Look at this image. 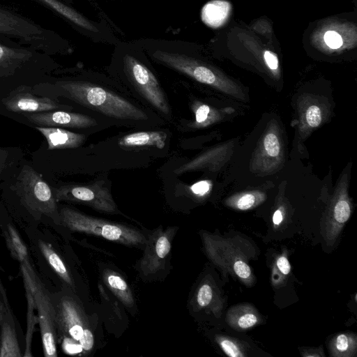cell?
<instances>
[{"mask_svg":"<svg viewBox=\"0 0 357 357\" xmlns=\"http://www.w3.org/2000/svg\"><path fill=\"white\" fill-rule=\"evenodd\" d=\"M56 15L63 17L76 27L97 33L98 29L93 23L70 6L73 0H33Z\"/></svg>","mask_w":357,"mask_h":357,"instance_id":"obj_19","label":"cell"},{"mask_svg":"<svg viewBox=\"0 0 357 357\" xmlns=\"http://www.w3.org/2000/svg\"><path fill=\"white\" fill-rule=\"evenodd\" d=\"M266 199L264 193L254 190L241 192L229 197L225 204L229 207L236 210L246 211L256 207Z\"/></svg>","mask_w":357,"mask_h":357,"instance_id":"obj_28","label":"cell"},{"mask_svg":"<svg viewBox=\"0 0 357 357\" xmlns=\"http://www.w3.org/2000/svg\"><path fill=\"white\" fill-rule=\"evenodd\" d=\"M215 341L223 352L228 356H247L245 347L238 340L224 335H216Z\"/></svg>","mask_w":357,"mask_h":357,"instance_id":"obj_31","label":"cell"},{"mask_svg":"<svg viewBox=\"0 0 357 357\" xmlns=\"http://www.w3.org/2000/svg\"><path fill=\"white\" fill-rule=\"evenodd\" d=\"M0 36L49 55L70 49L66 39L12 9L0 5Z\"/></svg>","mask_w":357,"mask_h":357,"instance_id":"obj_4","label":"cell"},{"mask_svg":"<svg viewBox=\"0 0 357 357\" xmlns=\"http://www.w3.org/2000/svg\"><path fill=\"white\" fill-rule=\"evenodd\" d=\"M201 236L208 258L217 267L245 285H252L255 279L248 262L256 258L257 253L248 240L239 236L226 238L206 231H202Z\"/></svg>","mask_w":357,"mask_h":357,"instance_id":"obj_2","label":"cell"},{"mask_svg":"<svg viewBox=\"0 0 357 357\" xmlns=\"http://www.w3.org/2000/svg\"><path fill=\"white\" fill-rule=\"evenodd\" d=\"M56 202H70L87 205L102 213H119L109 189L102 182L91 185H67L54 190Z\"/></svg>","mask_w":357,"mask_h":357,"instance_id":"obj_11","label":"cell"},{"mask_svg":"<svg viewBox=\"0 0 357 357\" xmlns=\"http://www.w3.org/2000/svg\"><path fill=\"white\" fill-rule=\"evenodd\" d=\"M58 339L69 354L89 352L94 335L86 314L75 296L66 291L51 294Z\"/></svg>","mask_w":357,"mask_h":357,"instance_id":"obj_1","label":"cell"},{"mask_svg":"<svg viewBox=\"0 0 357 357\" xmlns=\"http://www.w3.org/2000/svg\"><path fill=\"white\" fill-rule=\"evenodd\" d=\"M266 66L274 73H278L279 61L275 53L271 50H265L263 54Z\"/></svg>","mask_w":357,"mask_h":357,"instance_id":"obj_34","label":"cell"},{"mask_svg":"<svg viewBox=\"0 0 357 357\" xmlns=\"http://www.w3.org/2000/svg\"><path fill=\"white\" fill-rule=\"evenodd\" d=\"M20 264L22 277L28 280L33 291L43 354L45 357H56L58 336L51 293L35 272L30 260Z\"/></svg>","mask_w":357,"mask_h":357,"instance_id":"obj_8","label":"cell"},{"mask_svg":"<svg viewBox=\"0 0 357 357\" xmlns=\"http://www.w3.org/2000/svg\"><path fill=\"white\" fill-rule=\"evenodd\" d=\"M176 227H161L146 238L144 254L139 263V271L145 277H152L164 269L170 254Z\"/></svg>","mask_w":357,"mask_h":357,"instance_id":"obj_12","label":"cell"},{"mask_svg":"<svg viewBox=\"0 0 357 357\" xmlns=\"http://www.w3.org/2000/svg\"><path fill=\"white\" fill-rule=\"evenodd\" d=\"M9 304L6 291L0 278V325L3 316V310L6 305Z\"/></svg>","mask_w":357,"mask_h":357,"instance_id":"obj_37","label":"cell"},{"mask_svg":"<svg viewBox=\"0 0 357 357\" xmlns=\"http://www.w3.org/2000/svg\"><path fill=\"white\" fill-rule=\"evenodd\" d=\"M61 225L73 231L103 238L127 246L144 247L146 237L135 228L85 215L64 206L59 210Z\"/></svg>","mask_w":357,"mask_h":357,"instance_id":"obj_6","label":"cell"},{"mask_svg":"<svg viewBox=\"0 0 357 357\" xmlns=\"http://www.w3.org/2000/svg\"><path fill=\"white\" fill-rule=\"evenodd\" d=\"M8 152L6 149L0 148V174L6 167Z\"/></svg>","mask_w":357,"mask_h":357,"instance_id":"obj_40","label":"cell"},{"mask_svg":"<svg viewBox=\"0 0 357 357\" xmlns=\"http://www.w3.org/2000/svg\"><path fill=\"white\" fill-rule=\"evenodd\" d=\"M301 354L303 356H324L325 354L321 347L319 348H304Z\"/></svg>","mask_w":357,"mask_h":357,"instance_id":"obj_38","label":"cell"},{"mask_svg":"<svg viewBox=\"0 0 357 357\" xmlns=\"http://www.w3.org/2000/svg\"><path fill=\"white\" fill-rule=\"evenodd\" d=\"M70 100L109 117L145 121L147 114L126 99L87 82L61 80L55 83Z\"/></svg>","mask_w":357,"mask_h":357,"instance_id":"obj_3","label":"cell"},{"mask_svg":"<svg viewBox=\"0 0 357 357\" xmlns=\"http://www.w3.org/2000/svg\"><path fill=\"white\" fill-rule=\"evenodd\" d=\"M157 62L196 81L241 100L245 95L239 86L209 64L183 52L154 48L149 50Z\"/></svg>","mask_w":357,"mask_h":357,"instance_id":"obj_5","label":"cell"},{"mask_svg":"<svg viewBox=\"0 0 357 357\" xmlns=\"http://www.w3.org/2000/svg\"><path fill=\"white\" fill-rule=\"evenodd\" d=\"M211 189V183L208 181H201L190 187L192 192L199 196H204Z\"/></svg>","mask_w":357,"mask_h":357,"instance_id":"obj_36","label":"cell"},{"mask_svg":"<svg viewBox=\"0 0 357 357\" xmlns=\"http://www.w3.org/2000/svg\"><path fill=\"white\" fill-rule=\"evenodd\" d=\"M194 301L197 310H204L216 317L221 315L223 298L212 280L206 278L202 282L195 292Z\"/></svg>","mask_w":357,"mask_h":357,"instance_id":"obj_20","label":"cell"},{"mask_svg":"<svg viewBox=\"0 0 357 357\" xmlns=\"http://www.w3.org/2000/svg\"><path fill=\"white\" fill-rule=\"evenodd\" d=\"M351 214V204L347 188L335 193L321 221V234L327 246L335 243Z\"/></svg>","mask_w":357,"mask_h":357,"instance_id":"obj_13","label":"cell"},{"mask_svg":"<svg viewBox=\"0 0 357 357\" xmlns=\"http://www.w3.org/2000/svg\"><path fill=\"white\" fill-rule=\"evenodd\" d=\"M23 356L17 319L10 304L6 305L0 325V357Z\"/></svg>","mask_w":357,"mask_h":357,"instance_id":"obj_17","label":"cell"},{"mask_svg":"<svg viewBox=\"0 0 357 357\" xmlns=\"http://www.w3.org/2000/svg\"><path fill=\"white\" fill-rule=\"evenodd\" d=\"M24 287L25 289L26 298L27 302V313H26V333L24 338V350L23 356H32L31 354V342L35 325L36 324V317L34 313L36 305L33 298V291L28 280L23 278Z\"/></svg>","mask_w":357,"mask_h":357,"instance_id":"obj_26","label":"cell"},{"mask_svg":"<svg viewBox=\"0 0 357 357\" xmlns=\"http://www.w3.org/2000/svg\"><path fill=\"white\" fill-rule=\"evenodd\" d=\"M167 139V134L162 131H141L124 135L118 141L123 147H140L153 146L163 149Z\"/></svg>","mask_w":357,"mask_h":357,"instance_id":"obj_22","label":"cell"},{"mask_svg":"<svg viewBox=\"0 0 357 357\" xmlns=\"http://www.w3.org/2000/svg\"><path fill=\"white\" fill-rule=\"evenodd\" d=\"M29 87L20 86L2 99L7 110L12 112L36 113L59 109L63 106L47 97L36 96L29 91Z\"/></svg>","mask_w":357,"mask_h":357,"instance_id":"obj_15","label":"cell"},{"mask_svg":"<svg viewBox=\"0 0 357 357\" xmlns=\"http://www.w3.org/2000/svg\"><path fill=\"white\" fill-rule=\"evenodd\" d=\"M230 10L231 6L227 1H211L203 9V20L211 26H220L227 20Z\"/></svg>","mask_w":357,"mask_h":357,"instance_id":"obj_27","label":"cell"},{"mask_svg":"<svg viewBox=\"0 0 357 357\" xmlns=\"http://www.w3.org/2000/svg\"><path fill=\"white\" fill-rule=\"evenodd\" d=\"M328 349L333 357H354L357 351V337L352 333H341L333 336Z\"/></svg>","mask_w":357,"mask_h":357,"instance_id":"obj_25","label":"cell"},{"mask_svg":"<svg viewBox=\"0 0 357 357\" xmlns=\"http://www.w3.org/2000/svg\"><path fill=\"white\" fill-rule=\"evenodd\" d=\"M13 189L24 206L33 215H45L61 225L54 195L48 184L31 167L24 165Z\"/></svg>","mask_w":357,"mask_h":357,"instance_id":"obj_7","label":"cell"},{"mask_svg":"<svg viewBox=\"0 0 357 357\" xmlns=\"http://www.w3.org/2000/svg\"><path fill=\"white\" fill-rule=\"evenodd\" d=\"M227 324L236 331L250 328L261 322L257 310L249 303H241L230 307L226 314Z\"/></svg>","mask_w":357,"mask_h":357,"instance_id":"obj_21","label":"cell"},{"mask_svg":"<svg viewBox=\"0 0 357 357\" xmlns=\"http://www.w3.org/2000/svg\"><path fill=\"white\" fill-rule=\"evenodd\" d=\"M49 63H53L51 55L0 36V79Z\"/></svg>","mask_w":357,"mask_h":357,"instance_id":"obj_10","label":"cell"},{"mask_svg":"<svg viewBox=\"0 0 357 357\" xmlns=\"http://www.w3.org/2000/svg\"><path fill=\"white\" fill-rule=\"evenodd\" d=\"M39 249L49 265L57 275L73 290L74 282L67 266L57 252L46 242L38 241Z\"/></svg>","mask_w":357,"mask_h":357,"instance_id":"obj_24","label":"cell"},{"mask_svg":"<svg viewBox=\"0 0 357 357\" xmlns=\"http://www.w3.org/2000/svg\"><path fill=\"white\" fill-rule=\"evenodd\" d=\"M192 110L195 119L192 127L199 128L211 125L217 120L218 114L216 111L208 105L197 102L193 104Z\"/></svg>","mask_w":357,"mask_h":357,"instance_id":"obj_30","label":"cell"},{"mask_svg":"<svg viewBox=\"0 0 357 357\" xmlns=\"http://www.w3.org/2000/svg\"><path fill=\"white\" fill-rule=\"evenodd\" d=\"M284 220V212L280 208L276 209L273 215L272 221L274 226L276 227L279 226Z\"/></svg>","mask_w":357,"mask_h":357,"instance_id":"obj_39","label":"cell"},{"mask_svg":"<svg viewBox=\"0 0 357 357\" xmlns=\"http://www.w3.org/2000/svg\"><path fill=\"white\" fill-rule=\"evenodd\" d=\"M45 138L49 150L75 149L86 140L83 134L73 132L58 127L35 126Z\"/></svg>","mask_w":357,"mask_h":357,"instance_id":"obj_18","label":"cell"},{"mask_svg":"<svg viewBox=\"0 0 357 357\" xmlns=\"http://www.w3.org/2000/svg\"><path fill=\"white\" fill-rule=\"evenodd\" d=\"M305 119L307 126L312 128L318 127L322 121L321 111L315 105H312L307 109Z\"/></svg>","mask_w":357,"mask_h":357,"instance_id":"obj_32","label":"cell"},{"mask_svg":"<svg viewBox=\"0 0 357 357\" xmlns=\"http://www.w3.org/2000/svg\"><path fill=\"white\" fill-rule=\"evenodd\" d=\"M283 155V144L278 126L271 121L253 155L252 169L261 172H271L282 162Z\"/></svg>","mask_w":357,"mask_h":357,"instance_id":"obj_14","label":"cell"},{"mask_svg":"<svg viewBox=\"0 0 357 357\" xmlns=\"http://www.w3.org/2000/svg\"><path fill=\"white\" fill-rule=\"evenodd\" d=\"M275 268L277 269V271H280L282 276H286L289 274L291 271V265L284 253L277 258Z\"/></svg>","mask_w":357,"mask_h":357,"instance_id":"obj_35","label":"cell"},{"mask_svg":"<svg viewBox=\"0 0 357 357\" xmlns=\"http://www.w3.org/2000/svg\"><path fill=\"white\" fill-rule=\"evenodd\" d=\"M325 44L332 50L340 49L344 44L343 38L339 31L331 29L328 30L324 35Z\"/></svg>","mask_w":357,"mask_h":357,"instance_id":"obj_33","label":"cell"},{"mask_svg":"<svg viewBox=\"0 0 357 357\" xmlns=\"http://www.w3.org/2000/svg\"><path fill=\"white\" fill-rule=\"evenodd\" d=\"M24 116L38 126L86 128L97 124L94 119L87 115L64 111L29 113Z\"/></svg>","mask_w":357,"mask_h":357,"instance_id":"obj_16","label":"cell"},{"mask_svg":"<svg viewBox=\"0 0 357 357\" xmlns=\"http://www.w3.org/2000/svg\"><path fill=\"white\" fill-rule=\"evenodd\" d=\"M5 236L7 246L13 257L19 262L29 258L26 246L11 225H8Z\"/></svg>","mask_w":357,"mask_h":357,"instance_id":"obj_29","label":"cell"},{"mask_svg":"<svg viewBox=\"0 0 357 357\" xmlns=\"http://www.w3.org/2000/svg\"><path fill=\"white\" fill-rule=\"evenodd\" d=\"M118 47L124 71L131 82L155 109L168 114L169 107L160 85L151 70L135 55L133 44H121Z\"/></svg>","mask_w":357,"mask_h":357,"instance_id":"obj_9","label":"cell"},{"mask_svg":"<svg viewBox=\"0 0 357 357\" xmlns=\"http://www.w3.org/2000/svg\"><path fill=\"white\" fill-rule=\"evenodd\" d=\"M102 280L108 289L128 308L135 306L132 292L126 280L118 273L105 269L102 272Z\"/></svg>","mask_w":357,"mask_h":357,"instance_id":"obj_23","label":"cell"}]
</instances>
